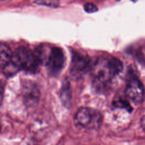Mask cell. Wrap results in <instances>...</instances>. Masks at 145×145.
<instances>
[{
  "mask_svg": "<svg viewBox=\"0 0 145 145\" xmlns=\"http://www.w3.org/2000/svg\"><path fill=\"white\" fill-rule=\"evenodd\" d=\"M144 87L142 82L137 78H132L127 82L125 88V94L134 103H140L144 96Z\"/></svg>",
  "mask_w": 145,
  "mask_h": 145,
  "instance_id": "8992f818",
  "label": "cell"
},
{
  "mask_svg": "<svg viewBox=\"0 0 145 145\" xmlns=\"http://www.w3.org/2000/svg\"><path fill=\"white\" fill-rule=\"evenodd\" d=\"M12 62L19 69L31 73L39 71L40 63L34 53L25 47H19L12 53Z\"/></svg>",
  "mask_w": 145,
  "mask_h": 145,
  "instance_id": "7a4b0ae2",
  "label": "cell"
},
{
  "mask_svg": "<svg viewBox=\"0 0 145 145\" xmlns=\"http://www.w3.org/2000/svg\"><path fill=\"white\" fill-rule=\"evenodd\" d=\"M91 68L96 83L104 84L111 81L121 72L123 65L117 58L104 57L97 59Z\"/></svg>",
  "mask_w": 145,
  "mask_h": 145,
  "instance_id": "6da1fadb",
  "label": "cell"
},
{
  "mask_svg": "<svg viewBox=\"0 0 145 145\" xmlns=\"http://www.w3.org/2000/svg\"><path fill=\"white\" fill-rule=\"evenodd\" d=\"M140 125L143 130L145 131V115L143 116L140 120Z\"/></svg>",
  "mask_w": 145,
  "mask_h": 145,
  "instance_id": "9a60e30c",
  "label": "cell"
},
{
  "mask_svg": "<svg viewBox=\"0 0 145 145\" xmlns=\"http://www.w3.org/2000/svg\"><path fill=\"white\" fill-rule=\"evenodd\" d=\"M115 105L118 106V107H123L126 109L128 111H131L132 109L131 107L128 104V103L126 101H124L122 100H118L115 102Z\"/></svg>",
  "mask_w": 145,
  "mask_h": 145,
  "instance_id": "4fadbf2b",
  "label": "cell"
},
{
  "mask_svg": "<svg viewBox=\"0 0 145 145\" xmlns=\"http://www.w3.org/2000/svg\"><path fill=\"white\" fill-rule=\"evenodd\" d=\"M90 63V59L87 56L75 52L72 53L70 65L71 75L76 77L82 76L91 67Z\"/></svg>",
  "mask_w": 145,
  "mask_h": 145,
  "instance_id": "5b68a950",
  "label": "cell"
},
{
  "mask_svg": "<svg viewBox=\"0 0 145 145\" xmlns=\"http://www.w3.org/2000/svg\"><path fill=\"white\" fill-rule=\"evenodd\" d=\"M84 10L87 13H93L98 10V7L95 4L88 2L84 4Z\"/></svg>",
  "mask_w": 145,
  "mask_h": 145,
  "instance_id": "7c38bea8",
  "label": "cell"
},
{
  "mask_svg": "<svg viewBox=\"0 0 145 145\" xmlns=\"http://www.w3.org/2000/svg\"><path fill=\"white\" fill-rule=\"evenodd\" d=\"M5 82L3 80H0V105H1L4 95Z\"/></svg>",
  "mask_w": 145,
  "mask_h": 145,
  "instance_id": "5bb4252c",
  "label": "cell"
},
{
  "mask_svg": "<svg viewBox=\"0 0 145 145\" xmlns=\"http://www.w3.org/2000/svg\"><path fill=\"white\" fill-rule=\"evenodd\" d=\"M74 118L78 125L88 129H98L103 121L102 115L99 112L86 107L80 108L76 113Z\"/></svg>",
  "mask_w": 145,
  "mask_h": 145,
  "instance_id": "3957f363",
  "label": "cell"
},
{
  "mask_svg": "<svg viewBox=\"0 0 145 145\" xmlns=\"http://www.w3.org/2000/svg\"><path fill=\"white\" fill-rule=\"evenodd\" d=\"M12 53L4 44H0V67L7 75H12L19 70L12 61Z\"/></svg>",
  "mask_w": 145,
  "mask_h": 145,
  "instance_id": "52a82bcc",
  "label": "cell"
},
{
  "mask_svg": "<svg viewBox=\"0 0 145 145\" xmlns=\"http://www.w3.org/2000/svg\"><path fill=\"white\" fill-rule=\"evenodd\" d=\"M65 63V56L63 50L58 47L53 48L46 63L49 72L52 75H58L62 70Z\"/></svg>",
  "mask_w": 145,
  "mask_h": 145,
  "instance_id": "277c9868",
  "label": "cell"
},
{
  "mask_svg": "<svg viewBox=\"0 0 145 145\" xmlns=\"http://www.w3.org/2000/svg\"><path fill=\"white\" fill-rule=\"evenodd\" d=\"M50 50H51L48 51L46 46L42 45H40L36 48L34 54H35L41 65L44 63L46 64Z\"/></svg>",
  "mask_w": 145,
  "mask_h": 145,
  "instance_id": "30bf717a",
  "label": "cell"
},
{
  "mask_svg": "<svg viewBox=\"0 0 145 145\" xmlns=\"http://www.w3.org/2000/svg\"><path fill=\"white\" fill-rule=\"evenodd\" d=\"M60 97L62 103L65 105L68 106L70 105L71 99V93L70 83L67 80L64 81L62 84L60 93Z\"/></svg>",
  "mask_w": 145,
  "mask_h": 145,
  "instance_id": "9c48e42d",
  "label": "cell"
},
{
  "mask_svg": "<svg viewBox=\"0 0 145 145\" xmlns=\"http://www.w3.org/2000/svg\"><path fill=\"white\" fill-rule=\"evenodd\" d=\"M35 3L39 5H44L53 7H56L59 6V1H36Z\"/></svg>",
  "mask_w": 145,
  "mask_h": 145,
  "instance_id": "8fae6325",
  "label": "cell"
},
{
  "mask_svg": "<svg viewBox=\"0 0 145 145\" xmlns=\"http://www.w3.org/2000/svg\"><path fill=\"white\" fill-rule=\"evenodd\" d=\"M22 92L24 102L27 106H33L37 104L40 97V91L35 82L29 80L25 82L23 86Z\"/></svg>",
  "mask_w": 145,
  "mask_h": 145,
  "instance_id": "ba28073f",
  "label": "cell"
},
{
  "mask_svg": "<svg viewBox=\"0 0 145 145\" xmlns=\"http://www.w3.org/2000/svg\"><path fill=\"white\" fill-rule=\"evenodd\" d=\"M1 123H0V131H1Z\"/></svg>",
  "mask_w": 145,
  "mask_h": 145,
  "instance_id": "2e32d148",
  "label": "cell"
}]
</instances>
